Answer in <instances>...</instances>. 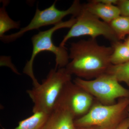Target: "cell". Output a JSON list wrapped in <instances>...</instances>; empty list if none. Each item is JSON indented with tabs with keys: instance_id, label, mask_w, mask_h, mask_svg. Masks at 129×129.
<instances>
[{
	"instance_id": "30bf717a",
	"label": "cell",
	"mask_w": 129,
	"mask_h": 129,
	"mask_svg": "<svg viewBox=\"0 0 129 129\" xmlns=\"http://www.w3.org/2000/svg\"><path fill=\"white\" fill-rule=\"evenodd\" d=\"M83 6L90 13L109 24L120 16V10L117 6L104 4L98 2L96 0L90 1Z\"/></svg>"
},
{
	"instance_id": "ba28073f",
	"label": "cell",
	"mask_w": 129,
	"mask_h": 129,
	"mask_svg": "<svg viewBox=\"0 0 129 129\" xmlns=\"http://www.w3.org/2000/svg\"><path fill=\"white\" fill-rule=\"evenodd\" d=\"M93 99L90 94L71 81L64 85L55 105L68 109L76 119L90 111L94 105Z\"/></svg>"
},
{
	"instance_id": "7a4b0ae2",
	"label": "cell",
	"mask_w": 129,
	"mask_h": 129,
	"mask_svg": "<svg viewBox=\"0 0 129 129\" xmlns=\"http://www.w3.org/2000/svg\"><path fill=\"white\" fill-rule=\"evenodd\" d=\"M71 80L72 75L65 68L51 69L41 84L27 91L34 104L33 113L50 114L64 85Z\"/></svg>"
},
{
	"instance_id": "8992f818",
	"label": "cell",
	"mask_w": 129,
	"mask_h": 129,
	"mask_svg": "<svg viewBox=\"0 0 129 129\" xmlns=\"http://www.w3.org/2000/svg\"><path fill=\"white\" fill-rule=\"evenodd\" d=\"M76 22L64 36L59 46L65 47L68 41L74 37L88 36L96 39L103 36L112 43L119 41L115 32L109 24L88 12L82 5L78 15L75 17Z\"/></svg>"
},
{
	"instance_id": "d6986e66",
	"label": "cell",
	"mask_w": 129,
	"mask_h": 129,
	"mask_svg": "<svg viewBox=\"0 0 129 129\" xmlns=\"http://www.w3.org/2000/svg\"><path fill=\"white\" fill-rule=\"evenodd\" d=\"M124 42L129 48V36L127 37V39H125V41Z\"/></svg>"
},
{
	"instance_id": "7c38bea8",
	"label": "cell",
	"mask_w": 129,
	"mask_h": 129,
	"mask_svg": "<svg viewBox=\"0 0 129 129\" xmlns=\"http://www.w3.org/2000/svg\"><path fill=\"white\" fill-rule=\"evenodd\" d=\"M113 51L110 61L111 64L117 65L129 61V48L125 42L119 41L112 43Z\"/></svg>"
},
{
	"instance_id": "277c9868",
	"label": "cell",
	"mask_w": 129,
	"mask_h": 129,
	"mask_svg": "<svg viewBox=\"0 0 129 129\" xmlns=\"http://www.w3.org/2000/svg\"><path fill=\"white\" fill-rule=\"evenodd\" d=\"M129 98L119 99L111 105L94 104L87 114L74 120L75 127L95 126L100 129H115L128 117Z\"/></svg>"
},
{
	"instance_id": "52a82bcc",
	"label": "cell",
	"mask_w": 129,
	"mask_h": 129,
	"mask_svg": "<svg viewBox=\"0 0 129 129\" xmlns=\"http://www.w3.org/2000/svg\"><path fill=\"white\" fill-rule=\"evenodd\" d=\"M56 1L50 7L41 11L37 7L34 17L27 26L22 28L16 33L5 35L1 38V40L5 43H9L20 38L28 31L38 29L44 26L53 24L54 25L60 23L62 22L63 18L68 15L71 14L75 17L82 6L79 1L75 0L68 9L61 11L56 7Z\"/></svg>"
},
{
	"instance_id": "5b68a950",
	"label": "cell",
	"mask_w": 129,
	"mask_h": 129,
	"mask_svg": "<svg viewBox=\"0 0 129 129\" xmlns=\"http://www.w3.org/2000/svg\"><path fill=\"white\" fill-rule=\"evenodd\" d=\"M73 82L104 105L114 104L118 98H129V89L123 87L114 76L109 74L90 80L77 78Z\"/></svg>"
},
{
	"instance_id": "ac0fdd59",
	"label": "cell",
	"mask_w": 129,
	"mask_h": 129,
	"mask_svg": "<svg viewBox=\"0 0 129 129\" xmlns=\"http://www.w3.org/2000/svg\"><path fill=\"white\" fill-rule=\"evenodd\" d=\"M75 129H100L95 126H90L87 127H76Z\"/></svg>"
},
{
	"instance_id": "9a60e30c",
	"label": "cell",
	"mask_w": 129,
	"mask_h": 129,
	"mask_svg": "<svg viewBox=\"0 0 129 129\" xmlns=\"http://www.w3.org/2000/svg\"><path fill=\"white\" fill-rule=\"evenodd\" d=\"M106 73L114 76L119 82H124L129 87V61L117 65L111 64Z\"/></svg>"
},
{
	"instance_id": "9c48e42d",
	"label": "cell",
	"mask_w": 129,
	"mask_h": 129,
	"mask_svg": "<svg viewBox=\"0 0 129 129\" xmlns=\"http://www.w3.org/2000/svg\"><path fill=\"white\" fill-rule=\"evenodd\" d=\"M75 120L68 109L56 105L41 129H75Z\"/></svg>"
},
{
	"instance_id": "6da1fadb",
	"label": "cell",
	"mask_w": 129,
	"mask_h": 129,
	"mask_svg": "<svg viewBox=\"0 0 129 129\" xmlns=\"http://www.w3.org/2000/svg\"><path fill=\"white\" fill-rule=\"evenodd\" d=\"M112 47L100 45L96 39L73 42L70 48L71 61L66 67L70 74L90 80L106 74L111 63Z\"/></svg>"
},
{
	"instance_id": "2e32d148",
	"label": "cell",
	"mask_w": 129,
	"mask_h": 129,
	"mask_svg": "<svg viewBox=\"0 0 129 129\" xmlns=\"http://www.w3.org/2000/svg\"><path fill=\"white\" fill-rule=\"evenodd\" d=\"M117 6L120 10L121 16L129 17V0H119Z\"/></svg>"
},
{
	"instance_id": "5bb4252c",
	"label": "cell",
	"mask_w": 129,
	"mask_h": 129,
	"mask_svg": "<svg viewBox=\"0 0 129 129\" xmlns=\"http://www.w3.org/2000/svg\"><path fill=\"white\" fill-rule=\"evenodd\" d=\"M120 41L129 36V17L120 15L109 24Z\"/></svg>"
},
{
	"instance_id": "4fadbf2b",
	"label": "cell",
	"mask_w": 129,
	"mask_h": 129,
	"mask_svg": "<svg viewBox=\"0 0 129 129\" xmlns=\"http://www.w3.org/2000/svg\"><path fill=\"white\" fill-rule=\"evenodd\" d=\"M3 5L0 9V37L5 35L6 32L13 29H19L20 27V22L13 21L6 11V7L9 2L2 1Z\"/></svg>"
},
{
	"instance_id": "ffe728a7",
	"label": "cell",
	"mask_w": 129,
	"mask_h": 129,
	"mask_svg": "<svg viewBox=\"0 0 129 129\" xmlns=\"http://www.w3.org/2000/svg\"><path fill=\"white\" fill-rule=\"evenodd\" d=\"M128 117L129 118V112H128Z\"/></svg>"
},
{
	"instance_id": "8fae6325",
	"label": "cell",
	"mask_w": 129,
	"mask_h": 129,
	"mask_svg": "<svg viewBox=\"0 0 129 129\" xmlns=\"http://www.w3.org/2000/svg\"><path fill=\"white\" fill-rule=\"evenodd\" d=\"M49 114L44 112L33 113V115L19 121L18 125L12 129H41Z\"/></svg>"
},
{
	"instance_id": "3957f363",
	"label": "cell",
	"mask_w": 129,
	"mask_h": 129,
	"mask_svg": "<svg viewBox=\"0 0 129 129\" xmlns=\"http://www.w3.org/2000/svg\"><path fill=\"white\" fill-rule=\"evenodd\" d=\"M76 22V18L72 17L68 21L62 22L54 25L52 27L45 31H40L32 37L33 50L30 59L27 62L23 69L24 73L29 76L33 81L34 86L39 85L33 71V64L36 57L44 51L51 52L55 56V69H60L66 67L69 63V54L65 47L57 46L53 44L52 36L56 31L63 28H71Z\"/></svg>"
},
{
	"instance_id": "e0dca14e",
	"label": "cell",
	"mask_w": 129,
	"mask_h": 129,
	"mask_svg": "<svg viewBox=\"0 0 129 129\" xmlns=\"http://www.w3.org/2000/svg\"><path fill=\"white\" fill-rule=\"evenodd\" d=\"M115 129H129L128 117L123 120Z\"/></svg>"
}]
</instances>
